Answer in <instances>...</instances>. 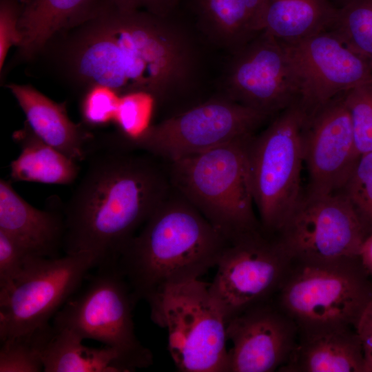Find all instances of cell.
I'll list each match as a JSON object with an SVG mask.
<instances>
[{
	"label": "cell",
	"instance_id": "cell-11",
	"mask_svg": "<svg viewBox=\"0 0 372 372\" xmlns=\"http://www.w3.org/2000/svg\"><path fill=\"white\" fill-rule=\"evenodd\" d=\"M291 263L277 236L262 229L229 241L209 283V292L226 324L244 311L270 300Z\"/></svg>",
	"mask_w": 372,
	"mask_h": 372
},
{
	"label": "cell",
	"instance_id": "cell-13",
	"mask_svg": "<svg viewBox=\"0 0 372 372\" xmlns=\"http://www.w3.org/2000/svg\"><path fill=\"white\" fill-rule=\"evenodd\" d=\"M225 96L268 118L298 102L296 80L285 44L263 30L231 53Z\"/></svg>",
	"mask_w": 372,
	"mask_h": 372
},
{
	"label": "cell",
	"instance_id": "cell-10",
	"mask_svg": "<svg viewBox=\"0 0 372 372\" xmlns=\"http://www.w3.org/2000/svg\"><path fill=\"white\" fill-rule=\"evenodd\" d=\"M267 118L225 96L149 125L134 138L121 134L120 141L128 148L146 152L167 163L253 134Z\"/></svg>",
	"mask_w": 372,
	"mask_h": 372
},
{
	"label": "cell",
	"instance_id": "cell-30",
	"mask_svg": "<svg viewBox=\"0 0 372 372\" xmlns=\"http://www.w3.org/2000/svg\"><path fill=\"white\" fill-rule=\"evenodd\" d=\"M119 97L106 87H96L84 94L81 112L84 121L102 125L114 119Z\"/></svg>",
	"mask_w": 372,
	"mask_h": 372
},
{
	"label": "cell",
	"instance_id": "cell-8",
	"mask_svg": "<svg viewBox=\"0 0 372 372\" xmlns=\"http://www.w3.org/2000/svg\"><path fill=\"white\" fill-rule=\"evenodd\" d=\"M152 320L167 329L179 371L228 372L226 321L200 279L167 287L147 300Z\"/></svg>",
	"mask_w": 372,
	"mask_h": 372
},
{
	"label": "cell",
	"instance_id": "cell-2",
	"mask_svg": "<svg viewBox=\"0 0 372 372\" xmlns=\"http://www.w3.org/2000/svg\"><path fill=\"white\" fill-rule=\"evenodd\" d=\"M90 161L63 209L65 254L118 262L129 242L172 190L167 167L117 139Z\"/></svg>",
	"mask_w": 372,
	"mask_h": 372
},
{
	"label": "cell",
	"instance_id": "cell-29",
	"mask_svg": "<svg viewBox=\"0 0 372 372\" xmlns=\"http://www.w3.org/2000/svg\"><path fill=\"white\" fill-rule=\"evenodd\" d=\"M153 100L142 94H128L119 98L114 119L121 134L127 138H134L149 125Z\"/></svg>",
	"mask_w": 372,
	"mask_h": 372
},
{
	"label": "cell",
	"instance_id": "cell-34",
	"mask_svg": "<svg viewBox=\"0 0 372 372\" xmlns=\"http://www.w3.org/2000/svg\"><path fill=\"white\" fill-rule=\"evenodd\" d=\"M353 328L362 347L364 372H372V293Z\"/></svg>",
	"mask_w": 372,
	"mask_h": 372
},
{
	"label": "cell",
	"instance_id": "cell-36",
	"mask_svg": "<svg viewBox=\"0 0 372 372\" xmlns=\"http://www.w3.org/2000/svg\"><path fill=\"white\" fill-rule=\"evenodd\" d=\"M333 1L338 2L340 4V6H341L342 5H343L344 3H346L349 0H333Z\"/></svg>",
	"mask_w": 372,
	"mask_h": 372
},
{
	"label": "cell",
	"instance_id": "cell-7",
	"mask_svg": "<svg viewBox=\"0 0 372 372\" xmlns=\"http://www.w3.org/2000/svg\"><path fill=\"white\" fill-rule=\"evenodd\" d=\"M306 112L299 103L275 116L260 133L251 136L249 163L252 192L262 230L276 235L304 193L302 130Z\"/></svg>",
	"mask_w": 372,
	"mask_h": 372
},
{
	"label": "cell",
	"instance_id": "cell-3",
	"mask_svg": "<svg viewBox=\"0 0 372 372\" xmlns=\"http://www.w3.org/2000/svg\"><path fill=\"white\" fill-rule=\"evenodd\" d=\"M228 241L172 187L118 260L136 302L199 279L216 267Z\"/></svg>",
	"mask_w": 372,
	"mask_h": 372
},
{
	"label": "cell",
	"instance_id": "cell-12",
	"mask_svg": "<svg viewBox=\"0 0 372 372\" xmlns=\"http://www.w3.org/2000/svg\"><path fill=\"white\" fill-rule=\"evenodd\" d=\"M367 235L358 214L342 192L322 196L304 193L276 234L291 262L359 258Z\"/></svg>",
	"mask_w": 372,
	"mask_h": 372
},
{
	"label": "cell",
	"instance_id": "cell-18",
	"mask_svg": "<svg viewBox=\"0 0 372 372\" xmlns=\"http://www.w3.org/2000/svg\"><path fill=\"white\" fill-rule=\"evenodd\" d=\"M33 132L52 147L76 162L90 154L94 137L83 125L69 118L65 103H56L31 85L9 83Z\"/></svg>",
	"mask_w": 372,
	"mask_h": 372
},
{
	"label": "cell",
	"instance_id": "cell-23",
	"mask_svg": "<svg viewBox=\"0 0 372 372\" xmlns=\"http://www.w3.org/2000/svg\"><path fill=\"white\" fill-rule=\"evenodd\" d=\"M337 11L332 0H267L264 30L283 43L298 41L329 30Z\"/></svg>",
	"mask_w": 372,
	"mask_h": 372
},
{
	"label": "cell",
	"instance_id": "cell-6",
	"mask_svg": "<svg viewBox=\"0 0 372 372\" xmlns=\"http://www.w3.org/2000/svg\"><path fill=\"white\" fill-rule=\"evenodd\" d=\"M96 268L85 287L56 313L52 325L113 349L123 372L148 367L153 362L152 353L135 334L132 311L137 302L118 262Z\"/></svg>",
	"mask_w": 372,
	"mask_h": 372
},
{
	"label": "cell",
	"instance_id": "cell-33",
	"mask_svg": "<svg viewBox=\"0 0 372 372\" xmlns=\"http://www.w3.org/2000/svg\"><path fill=\"white\" fill-rule=\"evenodd\" d=\"M181 0H100V5L123 11H145L159 17L174 16Z\"/></svg>",
	"mask_w": 372,
	"mask_h": 372
},
{
	"label": "cell",
	"instance_id": "cell-20",
	"mask_svg": "<svg viewBox=\"0 0 372 372\" xmlns=\"http://www.w3.org/2000/svg\"><path fill=\"white\" fill-rule=\"evenodd\" d=\"M285 372H364L359 339L351 327L300 332Z\"/></svg>",
	"mask_w": 372,
	"mask_h": 372
},
{
	"label": "cell",
	"instance_id": "cell-24",
	"mask_svg": "<svg viewBox=\"0 0 372 372\" xmlns=\"http://www.w3.org/2000/svg\"><path fill=\"white\" fill-rule=\"evenodd\" d=\"M52 328L42 352L43 371L123 372L113 349L85 346L83 339L73 331Z\"/></svg>",
	"mask_w": 372,
	"mask_h": 372
},
{
	"label": "cell",
	"instance_id": "cell-22",
	"mask_svg": "<svg viewBox=\"0 0 372 372\" xmlns=\"http://www.w3.org/2000/svg\"><path fill=\"white\" fill-rule=\"evenodd\" d=\"M13 138L21 152L10 163L12 180L68 185L78 176V162L41 139L26 122L21 130L14 133Z\"/></svg>",
	"mask_w": 372,
	"mask_h": 372
},
{
	"label": "cell",
	"instance_id": "cell-14",
	"mask_svg": "<svg viewBox=\"0 0 372 372\" xmlns=\"http://www.w3.org/2000/svg\"><path fill=\"white\" fill-rule=\"evenodd\" d=\"M283 43L306 113L372 79V65L331 30Z\"/></svg>",
	"mask_w": 372,
	"mask_h": 372
},
{
	"label": "cell",
	"instance_id": "cell-32",
	"mask_svg": "<svg viewBox=\"0 0 372 372\" xmlns=\"http://www.w3.org/2000/svg\"><path fill=\"white\" fill-rule=\"evenodd\" d=\"M21 12V0H0V70L2 71L8 50L18 47L21 37L19 22Z\"/></svg>",
	"mask_w": 372,
	"mask_h": 372
},
{
	"label": "cell",
	"instance_id": "cell-27",
	"mask_svg": "<svg viewBox=\"0 0 372 372\" xmlns=\"http://www.w3.org/2000/svg\"><path fill=\"white\" fill-rule=\"evenodd\" d=\"M358 156L372 151V79L344 93Z\"/></svg>",
	"mask_w": 372,
	"mask_h": 372
},
{
	"label": "cell",
	"instance_id": "cell-9",
	"mask_svg": "<svg viewBox=\"0 0 372 372\" xmlns=\"http://www.w3.org/2000/svg\"><path fill=\"white\" fill-rule=\"evenodd\" d=\"M99 264L94 254L85 251L56 258L28 256L19 276L0 291L1 342L49 325Z\"/></svg>",
	"mask_w": 372,
	"mask_h": 372
},
{
	"label": "cell",
	"instance_id": "cell-15",
	"mask_svg": "<svg viewBox=\"0 0 372 372\" xmlns=\"http://www.w3.org/2000/svg\"><path fill=\"white\" fill-rule=\"evenodd\" d=\"M302 137L309 178L304 194L341 192L359 158L344 94L306 113Z\"/></svg>",
	"mask_w": 372,
	"mask_h": 372
},
{
	"label": "cell",
	"instance_id": "cell-25",
	"mask_svg": "<svg viewBox=\"0 0 372 372\" xmlns=\"http://www.w3.org/2000/svg\"><path fill=\"white\" fill-rule=\"evenodd\" d=\"M349 49L372 65V0H349L329 28Z\"/></svg>",
	"mask_w": 372,
	"mask_h": 372
},
{
	"label": "cell",
	"instance_id": "cell-26",
	"mask_svg": "<svg viewBox=\"0 0 372 372\" xmlns=\"http://www.w3.org/2000/svg\"><path fill=\"white\" fill-rule=\"evenodd\" d=\"M52 331L49 324L1 342L0 372L43 371L42 352Z\"/></svg>",
	"mask_w": 372,
	"mask_h": 372
},
{
	"label": "cell",
	"instance_id": "cell-16",
	"mask_svg": "<svg viewBox=\"0 0 372 372\" xmlns=\"http://www.w3.org/2000/svg\"><path fill=\"white\" fill-rule=\"evenodd\" d=\"M296 324L270 300L227 322L228 372H272L289 360L297 343ZM278 370V371H279Z\"/></svg>",
	"mask_w": 372,
	"mask_h": 372
},
{
	"label": "cell",
	"instance_id": "cell-1",
	"mask_svg": "<svg viewBox=\"0 0 372 372\" xmlns=\"http://www.w3.org/2000/svg\"><path fill=\"white\" fill-rule=\"evenodd\" d=\"M43 55L56 73L85 94L103 87L163 103L185 91L196 69L191 37L173 16L100 6L91 18L54 36Z\"/></svg>",
	"mask_w": 372,
	"mask_h": 372
},
{
	"label": "cell",
	"instance_id": "cell-21",
	"mask_svg": "<svg viewBox=\"0 0 372 372\" xmlns=\"http://www.w3.org/2000/svg\"><path fill=\"white\" fill-rule=\"evenodd\" d=\"M199 28L232 53L264 30L267 0H188Z\"/></svg>",
	"mask_w": 372,
	"mask_h": 372
},
{
	"label": "cell",
	"instance_id": "cell-19",
	"mask_svg": "<svg viewBox=\"0 0 372 372\" xmlns=\"http://www.w3.org/2000/svg\"><path fill=\"white\" fill-rule=\"evenodd\" d=\"M18 58H37L56 34L87 21L99 10V0H21Z\"/></svg>",
	"mask_w": 372,
	"mask_h": 372
},
{
	"label": "cell",
	"instance_id": "cell-28",
	"mask_svg": "<svg viewBox=\"0 0 372 372\" xmlns=\"http://www.w3.org/2000/svg\"><path fill=\"white\" fill-rule=\"evenodd\" d=\"M361 219L367 234L372 231V151L360 155L342 192Z\"/></svg>",
	"mask_w": 372,
	"mask_h": 372
},
{
	"label": "cell",
	"instance_id": "cell-31",
	"mask_svg": "<svg viewBox=\"0 0 372 372\" xmlns=\"http://www.w3.org/2000/svg\"><path fill=\"white\" fill-rule=\"evenodd\" d=\"M28 256L18 242L0 230V291L8 289L19 276Z\"/></svg>",
	"mask_w": 372,
	"mask_h": 372
},
{
	"label": "cell",
	"instance_id": "cell-4",
	"mask_svg": "<svg viewBox=\"0 0 372 372\" xmlns=\"http://www.w3.org/2000/svg\"><path fill=\"white\" fill-rule=\"evenodd\" d=\"M247 135L167 163L172 187L229 242L262 229L254 211Z\"/></svg>",
	"mask_w": 372,
	"mask_h": 372
},
{
	"label": "cell",
	"instance_id": "cell-5",
	"mask_svg": "<svg viewBox=\"0 0 372 372\" xmlns=\"http://www.w3.org/2000/svg\"><path fill=\"white\" fill-rule=\"evenodd\" d=\"M359 258L291 262L277 305L300 332L354 327L372 293Z\"/></svg>",
	"mask_w": 372,
	"mask_h": 372
},
{
	"label": "cell",
	"instance_id": "cell-17",
	"mask_svg": "<svg viewBox=\"0 0 372 372\" xmlns=\"http://www.w3.org/2000/svg\"><path fill=\"white\" fill-rule=\"evenodd\" d=\"M0 230L18 242L31 256L56 258L63 248L64 214L58 209L41 210L32 206L0 180Z\"/></svg>",
	"mask_w": 372,
	"mask_h": 372
},
{
	"label": "cell",
	"instance_id": "cell-35",
	"mask_svg": "<svg viewBox=\"0 0 372 372\" xmlns=\"http://www.w3.org/2000/svg\"><path fill=\"white\" fill-rule=\"evenodd\" d=\"M359 260L368 274L372 276V231L367 235L362 245Z\"/></svg>",
	"mask_w": 372,
	"mask_h": 372
}]
</instances>
